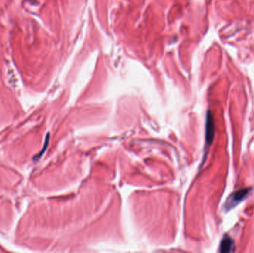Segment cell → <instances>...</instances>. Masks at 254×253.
Here are the masks:
<instances>
[{
    "label": "cell",
    "mask_w": 254,
    "mask_h": 253,
    "mask_svg": "<svg viewBox=\"0 0 254 253\" xmlns=\"http://www.w3.org/2000/svg\"><path fill=\"white\" fill-rule=\"evenodd\" d=\"M235 249V246H234L233 241H232L230 238L226 237L222 240L220 246V252H233Z\"/></svg>",
    "instance_id": "obj_3"
},
{
    "label": "cell",
    "mask_w": 254,
    "mask_h": 253,
    "mask_svg": "<svg viewBox=\"0 0 254 253\" xmlns=\"http://www.w3.org/2000/svg\"><path fill=\"white\" fill-rule=\"evenodd\" d=\"M249 189H240L237 192H234L233 194L230 197V198L227 200L225 206L227 209H231L233 206H236L239 203L241 202L248 194Z\"/></svg>",
    "instance_id": "obj_1"
},
{
    "label": "cell",
    "mask_w": 254,
    "mask_h": 253,
    "mask_svg": "<svg viewBox=\"0 0 254 253\" xmlns=\"http://www.w3.org/2000/svg\"><path fill=\"white\" fill-rule=\"evenodd\" d=\"M215 134V125L211 113L208 112L206 120V141L209 145L212 143Z\"/></svg>",
    "instance_id": "obj_2"
}]
</instances>
